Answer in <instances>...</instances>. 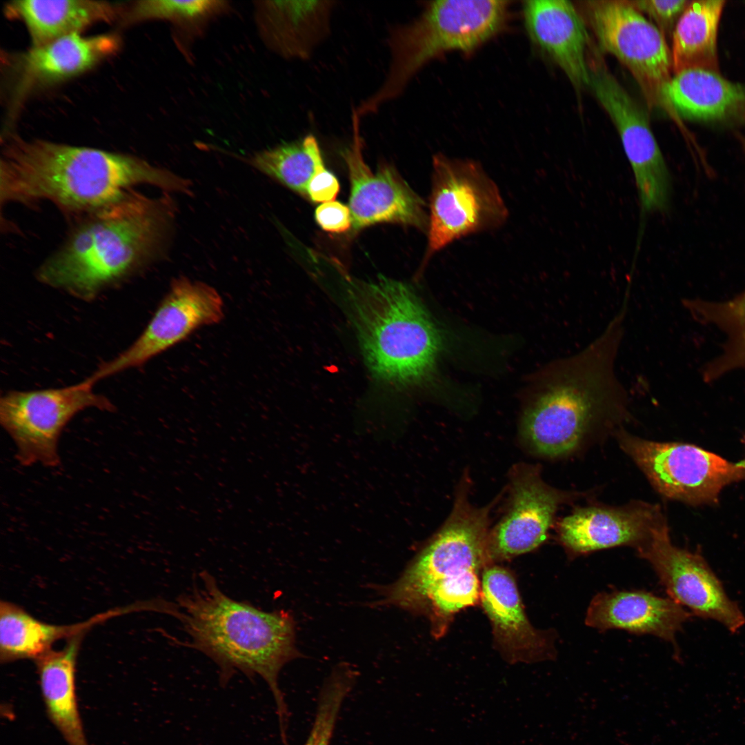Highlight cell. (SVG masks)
<instances>
[{
	"label": "cell",
	"mask_w": 745,
	"mask_h": 745,
	"mask_svg": "<svg viewBox=\"0 0 745 745\" xmlns=\"http://www.w3.org/2000/svg\"><path fill=\"white\" fill-rule=\"evenodd\" d=\"M524 22L532 43L555 62L579 92L589 86L586 61L588 33L584 21L566 0H528L522 6Z\"/></svg>",
	"instance_id": "20"
},
{
	"label": "cell",
	"mask_w": 745,
	"mask_h": 745,
	"mask_svg": "<svg viewBox=\"0 0 745 745\" xmlns=\"http://www.w3.org/2000/svg\"><path fill=\"white\" fill-rule=\"evenodd\" d=\"M225 4L221 1L142 0L126 6L121 21L126 25L151 19L195 24L221 11Z\"/></svg>",
	"instance_id": "32"
},
{
	"label": "cell",
	"mask_w": 745,
	"mask_h": 745,
	"mask_svg": "<svg viewBox=\"0 0 745 745\" xmlns=\"http://www.w3.org/2000/svg\"><path fill=\"white\" fill-rule=\"evenodd\" d=\"M725 3L722 0L690 1L673 32L671 57L675 74L688 69L719 73L717 34Z\"/></svg>",
	"instance_id": "27"
},
{
	"label": "cell",
	"mask_w": 745,
	"mask_h": 745,
	"mask_svg": "<svg viewBox=\"0 0 745 745\" xmlns=\"http://www.w3.org/2000/svg\"><path fill=\"white\" fill-rule=\"evenodd\" d=\"M339 191L335 176L325 168L321 152L316 157L315 171L307 188V195L314 202L335 201Z\"/></svg>",
	"instance_id": "34"
},
{
	"label": "cell",
	"mask_w": 745,
	"mask_h": 745,
	"mask_svg": "<svg viewBox=\"0 0 745 745\" xmlns=\"http://www.w3.org/2000/svg\"><path fill=\"white\" fill-rule=\"evenodd\" d=\"M588 10L602 47L628 69L648 107H666L663 92L673 66L664 34L629 1H589Z\"/></svg>",
	"instance_id": "11"
},
{
	"label": "cell",
	"mask_w": 745,
	"mask_h": 745,
	"mask_svg": "<svg viewBox=\"0 0 745 745\" xmlns=\"http://www.w3.org/2000/svg\"><path fill=\"white\" fill-rule=\"evenodd\" d=\"M480 599L495 644L508 662L532 663L554 657L552 634L531 625L516 582L507 569L495 564L483 569Z\"/></svg>",
	"instance_id": "18"
},
{
	"label": "cell",
	"mask_w": 745,
	"mask_h": 745,
	"mask_svg": "<svg viewBox=\"0 0 745 745\" xmlns=\"http://www.w3.org/2000/svg\"><path fill=\"white\" fill-rule=\"evenodd\" d=\"M626 312L621 308L591 342L557 363L526 410L522 434L537 455L570 456L626 417L628 396L616 371Z\"/></svg>",
	"instance_id": "3"
},
{
	"label": "cell",
	"mask_w": 745,
	"mask_h": 745,
	"mask_svg": "<svg viewBox=\"0 0 745 745\" xmlns=\"http://www.w3.org/2000/svg\"><path fill=\"white\" fill-rule=\"evenodd\" d=\"M630 3L641 13L644 12L664 34H670L690 1L686 0L631 1Z\"/></svg>",
	"instance_id": "33"
},
{
	"label": "cell",
	"mask_w": 745,
	"mask_h": 745,
	"mask_svg": "<svg viewBox=\"0 0 745 745\" xmlns=\"http://www.w3.org/2000/svg\"><path fill=\"white\" fill-rule=\"evenodd\" d=\"M664 518L658 506L645 502L579 507L559 520L557 538L572 558L616 546L637 549Z\"/></svg>",
	"instance_id": "17"
},
{
	"label": "cell",
	"mask_w": 745,
	"mask_h": 745,
	"mask_svg": "<svg viewBox=\"0 0 745 745\" xmlns=\"http://www.w3.org/2000/svg\"><path fill=\"white\" fill-rule=\"evenodd\" d=\"M740 140H741L742 144L743 146V148H744V150L745 151V138L740 137Z\"/></svg>",
	"instance_id": "36"
},
{
	"label": "cell",
	"mask_w": 745,
	"mask_h": 745,
	"mask_svg": "<svg viewBox=\"0 0 745 745\" xmlns=\"http://www.w3.org/2000/svg\"><path fill=\"white\" fill-rule=\"evenodd\" d=\"M95 383L88 377L66 387L12 391L1 398L0 423L15 446L21 466L58 467L59 438L70 420L90 408L115 410L108 399L94 391Z\"/></svg>",
	"instance_id": "9"
},
{
	"label": "cell",
	"mask_w": 745,
	"mask_h": 745,
	"mask_svg": "<svg viewBox=\"0 0 745 745\" xmlns=\"http://www.w3.org/2000/svg\"><path fill=\"white\" fill-rule=\"evenodd\" d=\"M589 86L618 132L642 210L666 211L671 190L670 172L645 111L600 63L590 68Z\"/></svg>",
	"instance_id": "13"
},
{
	"label": "cell",
	"mask_w": 745,
	"mask_h": 745,
	"mask_svg": "<svg viewBox=\"0 0 745 745\" xmlns=\"http://www.w3.org/2000/svg\"><path fill=\"white\" fill-rule=\"evenodd\" d=\"M490 506L475 507L464 492L459 493L446 522L398 579L384 587L377 604L421 613L426 596L436 584L466 571L479 572L490 565Z\"/></svg>",
	"instance_id": "7"
},
{
	"label": "cell",
	"mask_w": 745,
	"mask_h": 745,
	"mask_svg": "<svg viewBox=\"0 0 745 745\" xmlns=\"http://www.w3.org/2000/svg\"><path fill=\"white\" fill-rule=\"evenodd\" d=\"M330 0L260 2L259 23L269 46L286 59L307 60L330 32Z\"/></svg>",
	"instance_id": "22"
},
{
	"label": "cell",
	"mask_w": 745,
	"mask_h": 745,
	"mask_svg": "<svg viewBox=\"0 0 745 745\" xmlns=\"http://www.w3.org/2000/svg\"><path fill=\"white\" fill-rule=\"evenodd\" d=\"M657 574L669 597L693 616L715 621L731 633L745 624L738 604L731 599L715 573L699 552L675 546L665 518L648 540L637 549Z\"/></svg>",
	"instance_id": "12"
},
{
	"label": "cell",
	"mask_w": 745,
	"mask_h": 745,
	"mask_svg": "<svg viewBox=\"0 0 745 745\" xmlns=\"http://www.w3.org/2000/svg\"><path fill=\"white\" fill-rule=\"evenodd\" d=\"M126 6L94 0H14L6 6V14L23 23L32 46L81 32L100 22L121 19Z\"/></svg>",
	"instance_id": "23"
},
{
	"label": "cell",
	"mask_w": 745,
	"mask_h": 745,
	"mask_svg": "<svg viewBox=\"0 0 745 745\" xmlns=\"http://www.w3.org/2000/svg\"><path fill=\"white\" fill-rule=\"evenodd\" d=\"M360 117L352 111V141L342 156L350 181L349 209L352 224L360 229L390 222L427 232L428 215L422 199L391 166H379L373 174L362 155Z\"/></svg>",
	"instance_id": "15"
},
{
	"label": "cell",
	"mask_w": 745,
	"mask_h": 745,
	"mask_svg": "<svg viewBox=\"0 0 745 745\" xmlns=\"http://www.w3.org/2000/svg\"><path fill=\"white\" fill-rule=\"evenodd\" d=\"M693 615L670 597L643 590L602 592L591 600L585 624L603 631L621 629L655 635L676 646V635Z\"/></svg>",
	"instance_id": "21"
},
{
	"label": "cell",
	"mask_w": 745,
	"mask_h": 745,
	"mask_svg": "<svg viewBox=\"0 0 745 745\" xmlns=\"http://www.w3.org/2000/svg\"><path fill=\"white\" fill-rule=\"evenodd\" d=\"M615 435L662 495L692 505L716 503L722 488L745 479V461L733 463L698 446L657 442L619 429Z\"/></svg>",
	"instance_id": "10"
},
{
	"label": "cell",
	"mask_w": 745,
	"mask_h": 745,
	"mask_svg": "<svg viewBox=\"0 0 745 745\" xmlns=\"http://www.w3.org/2000/svg\"><path fill=\"white\" fill-rule=\"evenodd\" d=\"M508 1H430L413 21L391 28L390 61L380 86L355 108L361 118L399 97L430 60L453 50L473 51L495 36L508 18Z\"/></svg>",
	"instance_id": "6"
},
{
	"label": "cell",
	"mask_w": 745,
	"mask_h": 745,
	"mask_svg": "<svg viewBox=\"0 0 745 745\" xmlns=\"http://www.w3.org/2000/svg\"><path fill=\"white\" fill-rule=\"evenodd\" d=\"M169 194L150 197L134 190L85 215L39 268V280L88 300L159 259L177 219V203Z\"/></svg>",
	"instance_id": "2"
},
{
	"label": "cell",
	"mask_w": 745,
	"mask_h": 745,
	"mask_svg": "<svg viewBox=\"0 0 745 745\" xmlns=\"http://www.w3.org/2000/svg\"><path fill=\"white\" fill-rule=\"evenodd\" d=\"M478 571L468 570L436 584L428 593L421 613L430 619L434 634L441 635L454 614L480 599Z\"/></svg>",
	"instance_id": "30"
},
{
	"label": "cell",
	"mask_w": 745,
	"mask_h": 745,
	"mask_svg": "<svg viewBox=\"0 0 745 745\" xmlns=\"http://www.w3.org/2000/svg\"><path fill=\"white\" fill-rule=\"evenodd\" d=\"M508 216L497 186L479 163L435 155L424 264L457 239L501 226Z\"/></svg>",
	"instance_id": "8"
},
{
	"label": "cell",
	"mask_w": 745,
	"mask_h": 745,
	"mask_svg": "<svg viewBox=\"0 0 745 745\" xmlns=\"http://www.w3.org/2000/svg\"><path fill=\"white\" fill-rule=\"evenodd\" d=\"M350 304L366 361L377 378L409 386L430 375L441 336L408 286L381 277L357 286Z\"/></svg>",
	"instance_id": "5"
},
{
	"label": "cell",
	"mask_w": 745,
	"mask_h": 745,
	"mask_svg": "<svg viewBox=\"0 0 745 745\" xmlns=\"http://www.w3.org/2000/svg\"><path fill=\"white\" fill-rule=\"evenodd\" d=\"M664 98L684 118L704 121L745 122V89L719 72L688 69L675 74Z\"/></svg>",
	"instance_id": "24"
},
{
	"label": "cell",
	"mask_w": 745,
	"mask_h": 745,
	"mask_svg": "<svg viewBox=\"0 0 745 745\" xmlns=\"http://www.w3.org/2000/svg\"><path fill=\"white\" fill-rule=\"evenodd\" d=\"M171 616L181 622L189 638L187 645L218 666L221 681L226 682L239 670L266 682L275 700L281 737H286L288 712L278 676L285 664L302 656L291 614L264 611L235 600L203 571L192 588L177 598Z\"/></svg>",
	"instance_id": "4"
},
{
	"label": "cell",
	"mask_w": 745,
	"mask_h": 745,
	"mask_svg": "<svg viewBox=\"0 0 745 745\" xmlns=\"http://www.w3.org/2000/svg\"><path fill=\"white\" fill-rule=\"evenodd\" d=\"M511 500L507 513L489 533L490 564L530 552L546 539L560 505L575 494L547 485L532 466H519L511 478Z\"/></svg>",
	"instance_id": "16"
},
{
	"label": "cell",
	"mask_w": 745,
	"mask_h": 745,
	"mask_svg": "<svg viewBox=\"0 0 745 745\" xmlns=\"http://www.w3.org/2000/svg\"><path fill=\"white\" fill-rule=\"evenodd\" d=\"M100 614L88 621L59 626L43 622L13 603L0 604V658L1 662L19 659L36 660L52 650V644L63 638L71 639L106 620Z\"/></svg>",
	"instance_id": "26"
},
{
	"label": "cell",
	"mask_w": 745,
	"mask_h": 745,
	"mask_svg": "<svg viewBox=\"0 0 745 745\" xmlns=\"http://www.w3.org/2000/svg\"><path fill=\"white\" fill-rule=\"evenodd\" d=\"M82 636L69 639L61 650H50L35 660L47 714L68 745H89L75 688L77 659Z\"/></svg>",
	"instance_id": "25"
},
{
	"label": "cell",
	"mask_w": 745,
	"mask_h": 745,
	"mask_svg": "<svg viewBox=\"0 0 745 745\" xmlns=\"http://www.w3.org/2000/svg\"><path fill=\"white\" fill-rule=\"evenodd\" d=\"M192 195L191 181L137 157L41 139L13 137L1 160V202L49 201L87 215L139 185Z\"/></svg>",
	"instance_id": "1"
},
{
	"label": "cell",
	"mask_w": 745,
	"mask_h": 745,
	"mask_svg": "<svg viewBox=\"0 0 745 745\" xmlns=\"http://www.w3.org/2000/svg\"><path fill=\"white\" fill-rule=\"evenodd\" d=\"M320 152L317 139L309 135L301 141L259 151L246 160L256 170L307 195L308 185L315 171L316 157Z\"/></svg>",
	"instance_id": "29"
},
{
	"label": "cell",
	"mask_w": 745,
	"mask_h": 745,
	"mask_svg": "<svg viewBox=\"0 0 745 745\" xmlns=\"http://www.w3.org/2000/svg\"><path fill=\"white\" fill-rule=\"evenodd\" d=\"M684 304L695 320L716 326L728 335L722 354L704 367V381L712 382L733 370L745 368V290L726 301L691 299Z\"/></svg>",
	"instance_id": "28"
},
{
	"label": "cell",
	"mask_w": 745,
	"mask_h": 745,
	"mask_svg": "<svg viewBox=\"0 0 745 745\" xmlns=\"http://www.w3.org/2000/svg\"><path fill=\"white\" fill-rule=\"evenodd\" d=\"M355 681L348 665L335 668L324 684L314 722L304 745H330L342 704Z\"/></svg>",
	"instance_id": "31"
},
{
	"label": "cell",
	"mask_w": 745,
	"mask_h": 745,
	"mask_svg": "<svg viewBox=\"0 0 745 745\" xmlns=\"http://www.w3.org/2000/svg\"><path fill=\"white\" fill-rule=\"evenodd\" d=\"M223 301L210 285L181 277L172 281L153 316L138 338L90 377L95 382L139 367L185 340L198 329L218 324Z\"/></svg>",
	"instance_id": "14"
},
{
	"label": "cell",
	"mask_w": 745,
	"mask_h": 745,
	"mask_svg": "<svg viewBox=\"0 0 745 745\" xmlns=\"http://www.w3.org/2000/svg\"><path fill=\"white\" fill-rule=\"evenodd\" d=\"M115 34L83 37L74 34L51 41L17 56L12 66L14 84L12 107L40 88L79 75L119 50Z\"/></svg>",
	"instance_id": "19"
},
{
	"label": "cell",
	"mask_w": 745,
	"mask_h": 745,
	"mask_svg": "<svg viewBox=\"0 0 745 745\" xmlns=\"http://www.w3.org/2000/svg\"><path fill=\"white\" fill-rule=\"evenodd\" d=\"M315 219L322 229L331 232H343L351 226L349 207L332 201L319 205L315 210Z\"/></svg>",
	"instance_id": "35"
}]
</instances>
